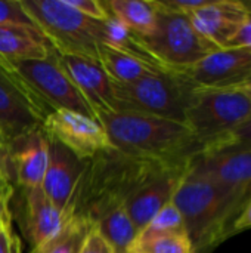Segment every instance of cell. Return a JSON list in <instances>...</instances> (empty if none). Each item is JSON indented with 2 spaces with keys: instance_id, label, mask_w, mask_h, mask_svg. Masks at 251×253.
Segmentation results:
<instances>
[{
  "instance_id": "cell-1",
  "label": "cell",
  "mask_w": 251,
  "mask_h": 253,
  "mask_svg": "<svg viewBox=\"0 0 251 253\" xmlns=\"http://www.w3.org/2000/svg\"><path fill=\"white\" fill-rule=\"evenodd\" d=\"M192 160V159H189ZM180 162H161L129 156L117 148L84 162V170L71 196L65 219L78 218L96 222L111 211L126 206L130 196L154 175Z\"/></svg>"
},
{
  "instance_id": "cell-2",
  "label": "cell",
  "mask_w": 251,
  "mask_h": 253,
  "mask_svg": "<svg viewBox=\"0 0 251 253\" xmlns=\"http://www.w3.org/2000/svg\"><path fill=\"white\" fill-rule=\"evenodd\" d=\"M95 117L111 144L133 157L180 162L203 151L192 130L178 122L132 111H104Z\"/></svg>"
},
{
  "instance_id": "cell-3",
  "label": "cell",
  "mask_w": 251,
  "mask_h": 253,
  "mask_svg": "<svg viewBox=\"0 0 251 253\" xmlns=\"http://www.w3.org/2000/svg\"><path fill=\"white\" fill-rule=\"evenodd\" d=\"M195 159V157H194ZM179 209L194 253H212L231 237L240 212L228 191L192 162L172 200Z\"/></svg>"
},
{
  "instance_id": "cell-4",
  "label": "cell",
  "mask_w": 251,
  "mask_h": 253,
  "mask_svg": "<svg viewBox=\"0 0 251 253\" xmlns=\"http://www.w3.org/2000/svg\"><path fill=\"white\" fill-rule=\"evenodd\" d=\"M21 3L56 53L98 59L99 43H107L105 21L84 16L65 0H21Z\"/></svg>"
},
{
  "instance_id": "cell-5",
  "label": "cell",
  "mask_w": 251,
  "mask_h": 253,
  "mask_svg": "<svg viewBox=\"0 0 251 253\" xmlns=\"http://www.w3.org/2000/svg\"><path fill=\"white\" fill-rule=\"evenodd\" d=\"M251 116V99L238 87H195L186 110V126L201 144V154L217 151L225 138Z\"/></svg>"
},
{
  "instance_id": "cell-6",
  "label": "cell",
  "mask_w": 251,
  "mask_h": 253,
  "mask_svg": "<svg viewBox=\"0 0 251 253\" xmlns=\"http://www.w3.org/2000/svg\"><path fill=\"white\" fill-rule=\"evenodd\" d=\"M117 110L155 116L186 125V110L195 87L175 70H163L138 82L114 83Z\"/></svg>"
},
{
  "instance_id": "cell-7",
  "label": "cell",
  "mask_w": 251,
  "mask_h": 253,
  "mask_svg": "<svg viewBox=\"0 0 251 253\" xmlns=\"http://www.w3.org/2000/svg\"><path fill=\"white\" fill-rule=\"evenodd\" d=\"M157 4L154 31L145 37L135 36L139 46L160 65L167 70H183L219 49L195 30L188 15L166 7L160 0Z\"/></svg>"
},
{
  "instance_id": "cell-8",
  "label": "cell",
  "mask_w": 251,
  "mask_h": 253,
  "mask_svg": "<svg viewBox=\"0 0 251 253\" xmlns=\"http://www.w3.org/2000/svg\"><path fill=\"white\" fill-rule=\"evenodd\" d=\"M3 64L10 68L52 111L70 110L96 120L89 102L62 71L53 49L46 59Z\"/></svg>"
},
{
  "instance_id": "cell-9",
  "label": "cell",
  "mask_w": 251,
  "mask_h": 253,
  "mask_svg": "<svg viewBox=\"0 0 251 253\" xmlns=\"http://www.w3.org/2000/svg\"><path fill=\"white\" fill-rule=\"evenodd\" d=\"M52 110L3 62H0V135L4 145L41 129Z\"/></svg>"
},
{
  "instance_id": "cell-10",
  "label": "cell",
  "mask_w": 251,
  "mask_h": 253,
  "mask_svg": "<svg viewBox=\"0 0 251 253\" xmlns=\"http://www.w3.org/2000/svg\"><path fill=\"white\" fill-rule=\"evenodd\" d=\"M41 130L50 139L62 144L81 160L115 148L98 120L70 110H53L41 125Z\"/></svg>"
},
{
  "instance_id": "cell-11",
  "label": "cell",
  "mask_w": 251,
  "mask_h": 253,
  "mask_svg": "<svg viewBox=\"0 0 251 253\" xmlns=\"http://www.w3.org/2000/svg\"><path fill=\"white\" fill-rule=\"evenodd\" d=\"M192 165L228 191L241 215L251 199L250 145H234L220 151L200 154L192 160Z\"/></svg>"
},
{
  "instance_id": "cell-12",
  "label": "cell",
  "mask_w": 251,
  "mask_h": 253,
  "mask_svg": "<svg viewBox=\"0 0 251 253\" xmlns=\"http://www.w3.org/2000/svg\"><path fill=\"white\" fill-rule=\"evenodd\" d=\"M175 71L194 87L234 89L251 79V52L234 47L217 49L200 62Z\"/></svg>"
},
{
  "instance_id": "cell-13",
  "label": "cell",
  "mask_w": 251,
  "mask_h": 253,
  "mask_svg": "<svg viewBox=\"0 0 251 253\" xmlns=\"http://www.w3.org/2000/svg\"><path fill=\"white\" fill-rule=\"evenodd\" d=\"M194 160V159H192ZM192 160L169 166L141 185L126 202V211L139 233L166 205H169L175 193L191 166Z\"/></svg>"
},
{
  "instance_id": "cell-14",
  "label": "cell",
  "mask_w": 251,
  "mask_h": 253,
  "mask_svg": "<svg viewBox=\"0 0 251 253\" xmlns=\"http://www.w3.org/2000/svg\"><path fill=\"white\" fill-rule=\"evenodd\" d=\"M56 56L62 71L89 102L95 116L117 110L112 80L98 59L83 55L56 53Z\"/></svg>"
},
{
  "instance_id": "cell-15",
  "label": "cell",
  "mask_w": 251,
  "mask_h": 253,
  "mask_svg": "<svg viewBox=\"0 0 251 253\" xmlns=\"http://www.w3.org/2000/svg\"><path fill=\"white\" fill-rule=\"evenodd\" d=\"M47 163V136L41 129L19 136L6 145V175L13 176L21 188L41 187Z\"/></svg>"
},
{
  "instance_id": "cell-16",
  "label": "cell",
  "mask_w": 251,
  "mask_h": 253,
  "mask_svg": "<svg viewBox=\"0 0 251 253\" xmlns=\"http://www.w3.org/2000/svg\"><path fill=\"white\" fill-rule=\"evenodd\" d=\"M49 163L41 188L52 205L64 212L84 170V162L62 144L47 138Z\"/></svg>"
},
{
  "instance_id": "cell-17",
  "label": "cell",
  "mask_w": 251,
  "mask_h": 253,
  "mask_svg": "<svg viewBox=\"0 0 251 253\" xmlns=\"http://www.w3.org/2000/svg\"><path fill=\"white\" fill-rule=\"evenodd\" d=\"M21 190L24 199L21 227L31 253H36L59 233L65 222V215L52 205L41 187Z\"/></svg>"
},
{
  "instance_id": "cell-18",
  "label": "cell",
  "mask_w": 251,
  "mask_h": 253,
  "mask_svg": "<svg viewBox=\"0 0 251 253\" xmlns=\"http://www.w3.org/2000/svg\"><path fill=\"white\" fill-rule=\"evenodd\" d=\"M247 9L237 0H210L192 12L189 19L195 30L216 47L225 49L243 25Z\"/></svg>"
},
{
  "instance_id": "cell-19",
  "label": "cell",
  "mask_w": 251,
  "mask_h": 253,
  "mask_svg": "<svg viewBox=\"0 0 251 253\" xmlns=\"http://www.w3.org/2000/svg\"><path fill=\"white\" fill-rule=\"evenodd\" d=\"M98 61L114 83L129 84L164 68L143 49H124L108 43H99Z\"/></svg>"
},
{
  "instance_id": "cell-20",
  "label": "cell",
  "mask_w": 251,
  "mask_h": 253,
  "mask_svg": "<svg viewBox=\"0 0 251 253\" xmlns=\"http://www.w3.org/2000/svg\"><path fill=\"white\" fill-rule=\"evenodd\" d=\"M50 53L52 47L38 30L24 25H0V62L40 61Z\"/></svg>"
},
{
  "instance_id": "cell-21",
  "label": "cell",
  "mask_w": 251,
  "mask_h": 253,
  "mask_svg": "<svg viewBox=\"0 0 251 253\" xmlns=\"http://www.w3.org/2000/svg\"><path fill=\"white\" fill-rule=\"evenodd\" d=\"M109 16L139 37L149 36L157 24V0H107Z\"/></svg>"
},
{
  "instance_id": "cell-22",
  "label": "cell",
  "mask_w": 251,
  "mask_h": 253,
  "mask_svg": "<svg viewBox=\"0 0 251 253\" xmlns=\"http://www.w3.org/2000/svg\"><path fill=\"white\" fill-rule=\"evenodd\" d=\"M96 230L108 243H111L117 253H126L127 248L138 236L126 206H120L102 216L96 222Z\"/></svg>"
},
{
  "instance_id": "cell-23",
  "label": "cell",
  "mask_w": 251,
  "mask_h": 253,
  "mask_svg": "<svg viewBox=\"0 0 251 253\" xmlns=\"http://www.w3.org/2000/svg\"><path fill=\"white\" fill-rule=\"evenodd\" d=\"M95 227L96 225L89 221L68 218L59 233L36 253H80L89 233Z\"/></svg>"
},
{
  "instance_id": "cell-24",
  "label": "cell",
  "mask_w": 251,
  "mask_h": 253,
  "mask_svg": "<svg viewBox=\"0 0 251 253\" xmlns=\"http://www.w3.org/2000/svg\"><path fill=\"white\" fill-rule=\"evenodd\" d=\"M126 253H194L188 234L170 233L151 239H135Z\"/></svg>"
},
{
  "instance_id": "cell-25",
  "label": "cell",
  "mask_w": 251,
  "mask_h": 253,
  "mask_svg": "<svg viewBox=\"0 0 251 253\" xmlns=\"http://www.w3.org/2000/svg\"><path fill=\"white\" fill-rule=\"evenodd\" d=\"M186 233L185 224L182 219V215L179 209L175 206L173 202L166 205L136 236V239H151L161 234H170V233Z\"/></svg>"
},
{
  "instance_id": "cell-26",
  "label": "cell",
  "mask_w": 251,
  "mask_h": 253,
  "mask_svg": "<svg viewBox=\"0 0 251 253\" xmlns=\"http://www.w3.org/2000/svg\"><path fill=\"white\" fill-rule=\"evenodd\" d=\"M24 25L36 28L34 22L25 13L21 0H0V25Z\"/></svg>"
},
{
  "instance_id": "cell-27",
  "label": "cell",
  "mask_w": 251,
  "mask_h": 253,
  "mask_svg": "<svg viewBox=\"0 0 251 253\" xmlns=\"http://www.w3.org/2000/svg\"><path fill=\"white\" fill-rule=\"evenodd\" d=\"M65 1L71 7H74L75 10L92 19L107 21L111 18L104 1H98V0H65Z\"/></svg>"
},
{
  "instance_id": "cell-28",
  "label": "cell",
  "mask_w": 251,
  "mask_h": 253,
  "mask_svg": "<svg viewBox=\"0 0 251 253\" xmlns=\"http://www.w3.org/2000/svg\"><path fill=\"white\" fill-rule=\"evenodd\" d=\"M13 184L10 178L3 173L0 175V224H12L10 200L13 199Z\"/></svg>"
},
{
  "instance_id": "cell-29",
  "label": "cell",
  "mask_w": 251,
  "mask_h": 253,
  "mask_svg": "<svg viewBox=\"0 0 251 253\" xmlns=\"http://www.w3.org/2000/svg\"><path fill=\"white\" fill-rule=\"evenodd\" d=\"M234 145H250L251 147V116L246 119L240 126H237L223 141L222 147L217 150H225ZM215 153V151H213Z\"/></svg>"
},
{
  "instance_id": "cell-30",
  "label": "cell",
  "mask_w": 251,
  "mask_h": 253,
  "mask_svg": "<svg viewBox=\"0 0 251 253\" xmlns=\"http://www.w3.org/2000/svg\"><path fill=\"white\" fill-rule=\"evenodd\" d=\"M80 253H117V251L111 246V243H108L102 234L96 230V227L89 233L83 249Z\"/></svg>"
},
{
  "instance_id": "cell-31",
  "label": "cell",
  "mask_w": 251,
  "mask_h": 253,
  "mask_svg": "<svg viewBox=\"0 0 251 253\" xmlns=\"http://www.w3.org/2000/svg\"><path fill=\"white\" fill-rule=\"evenodd\" d=\"M228 47L243 49V50L251 52V12H247L243 25L240 27L238 33L231 40V43L228 44Z\"/></svg>"
},
{
  "instance_id": "cell-32",
  "label": "cell",
  "mask_w": 251,
  "mask_h": 253,
  "mask_svg": "<svg viewBox=\"0 0 251 253\" xmlns=\"http://www.w3.org/2000/svg\"><path fill=\"white\" fill-rule=\"evenodd\" d=\"M166 7L185 13V15H191L192 12L201 9L203 6H206L210 0H160Z\"/></svg>"
},
{
  "instance_id": "cell-33",
  "label": "cell",
  "mask_w": 251,
  "mask_h": 253,
  "mask_svg": "<svg viewBox=\"0 0 251 253\" xmlns=\"http://www.w3.org/2000/svg\"><path fill=\"white\" fill-rule=\"evenodd\" d=\"M0 253H21V243L13 234L12 225H3L0 230Z\"/></svg>"
},
{
  "instance_id": "cell-34",
  "label": "cell",
  "mask_w": 251,
  "mask_h": 253,
  "mask_svg": "<svg viewBox=\"0 0 251 253\" xmlns=\"http://www.w3.org/2000/svg\"><path fill=\"white\" fill-rule=\"evenodd\" d=\"M251 228V199L250 202L246 205L244 211L241 212V215L237 218V221L234 222L232 225V230H231V237L238 234V233H243V231H247Z\"/></svg>"
},
{
  "instance_id": "cell-35",
  "label": "cell",
  "mask_w": 251,
  "mask_h": 253,
  "mask_svg": "<svg viewBox=\"0 0 251 253\" xmlns=\"http://www.w3.org/2000/svg\"><path fill=\"white\" fill-rule=\"evenodd\" d=\"M4 160H6V145H4L3 138L0 135V175L6 173V170H4Z\"/></svg>"
},
{
  "instance_id": "cell-36",
  "label": "cell",
  "mask_w": 251,
  "mask_h": 253,
  "mask_svg": "<svg viewBox=\"0 0 251 253\" xmlns=\"http://www.w3.org/2000/svg\"><path fill=\"white\" fill-rule=\"evenodd\" d=\"M238 89L240 90H243L249 98L251 99V82H249V83H246V84H241V86H238Z\"/></svg>"
},
{
  "instance_id": "cell-37",
  "label": "cell",
  "mask_w": 251,
  "mask_h": 253,
  "mask_svg": "<svg viewBox=\"0 0 251 253\" xmlns=\"http://www.w3.org/2000/svg\"><path fill=\"white\" fill-rule=\"evenodd\" d=\"M243 4L246 6V9H247L249 12H251V0L250 1H243Z\"/></svg>"
},
{
  "instance_id": "cell-38",
  "label": "cell",
  "mask_w": 251,
  "mask_h": 253,
  "mask_svg": "<svg viewBox=\"0 0 251 253\" xmlns=\"http://www.w3.org/2000/svg\"><path fill=\"white\" fill-rule=\"evenodd\" d=\"M3 225H12V224H0V230L3 228Z\"/></svg>"
},
{
  "instance_id": "cell-39",
  "label": "cell",
  "mask_w": 251,
  "mask_h": 253,
  "mask_svg": "<svg viewBox=\"0 0 251 253\" xmlns=\"http://www.w3.org/2000/svg\"><path fill=\"white\" fill-rule=\"evenodd\" d=\"M249 82H251V79H250V80H249ZM249 82H247V83H249Z\"/></svg>"
}]
</instances>
